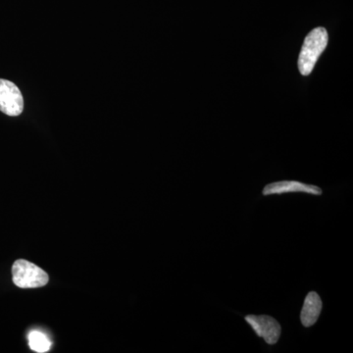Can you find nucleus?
Instances as JSON below:
<instances>
[{"mask_svg":"<svg viewBox=\"0 0 353 353\" xmlns=\"http://www.w3.org/2000/svg\"><path fill=\"white\" fill-rule=\"evenodd\" d=\"M328 32L325 28H315L304 39L303 48L299 53V70L303 76L312 73L318 59L328 46Z\"/></svg>","mask_w":353,"mask_h":353,"instance_id":"1","label":"nucleus"},{"mask_svg":"<svg viewBox=\"0 0 353 353\" xmlns=\"http://www.w3.org/2000/svg\"><path fill=\"white\" fill-rule=\"evenodd\" d=\"M13 283L21 289L43 287L48 283V276L34 263L27 260H17L12 267Z\"/></svg>","mask_w":353,"mask_h":353,"instance_id":"2","label":"nucleus"},{"mask_svg":"<svg viewBox=\"0 0 353 353\" xmlns=\"http://www.w3.org/2000/svg\"><path fill=\"white\" fill-rule=\"evenodd\" d=\"M24 109V99L17 85L0 79V111L8 116H19Z\"/></svg>","mask_w":353,"mask_h":353,"instance_id":"3","label":"nucleus"},{"mask_svg":"<svg viewBox=\"0 0 353 353\" xmlns=\"http://www.w3.org/2000/svg\"><path fill=\"white\" fill-rule=\"evenodd\" d=\"M245 321L260 338L268 345H275L281 336V326L277 320L268 315H248Z\"/></svg>","mask_w":353,"mask_h":353,"instance_id":"4","label":"nucleus"},{"mask_svg":"<svg viewBox=\"0 0 353 353\" xmlns=\"http://www.w3.org/2000/svg\"><path fill=\"white\" fill-rule=\"evenodd\" d=\"M288 192H304L313 196H321L322 190L316 185H307L297 181H281V182L269 183L263 190L264 196L288 194Z\"/></svg>","mask_w":353,"mask_h":353,"instance_id":"5","label":"nucleus"},{"mask_svg":"<svg viewBox=\"0 0 353 353\" xmlns=\"http://www.w3.org/2000/svg\"><path fill=\"white\" fill-rule=\"evenodd\" d=\"M323 303L321 297L315 292H309L301 309V321L304 327L313 326L321 314Z\"/></svg>","mask_w":353,"mask_h":353,"instance_id":"6","label":"nucleus"},{"mask_svg":"<svg viewBox=\"0 0 353 353\" xmlns=\"http://www.w3.org/2000/svg\"><path fill=\"white\" fill-rule=\"evenodd\" d=\"M29 345L34 352L39 353L48 352L51 347V341L46 334L39 331H32L29 334Z\"/></svg>","mask_w":353,"mask_h":353,"instance_id":"7","label":"nucleus"}]
</instances>
